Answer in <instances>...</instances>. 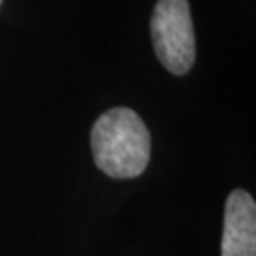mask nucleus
Instances as JSON below:
<instances>
[{"label": "nucleus", "mask_w": 256, "mask_h": 256, "mask_svg": "<svg viewBox=\"0 0 256 256\" xmlns=\"http://www.w3.org/2000/svg\"><path fill=\"white\" fill-rule=\"evenodd\" d=\"M95 165L112 178H133L150 162V133L135 110L110 108L92 129Z\"/></svg>", "instance_id": "1"}, {"label": "nucleus", "mask_w": 256, "mask_h": 256, "mask_svg": "<svg viewBox=\"0 0 256 256\" xmlns=\"http://www.w3.org/2000/svg\"><path fill=\"white\" fill-rule=\"evenodd\" d=\"M154 52L171 74L182 76L196 61V36L188 0H158L150 23Z\"/></svg>", "instance_id": "2"}, {"label": "nucleus", "mask_w": 256, "mask_h": 256, "mask_svg": "<svg viewBox=\"0 0 256 256\" xmlns=\"http://www.w3.org/2000/svg\"><path fill=\"white\" fill-rule=\"evenodd\" d=\"M222 256H256V205L245 190H234L226 200Z\"/></svg>", "instance_id": "3"}, {"label": "nucleus", "mask_w": 256, "mask_h": 256, "mask_svg": "<svg viewBox=\"0 0 256 256\" xmlns=\"http://www.w3.org/2000/svg\"><path fill=\"white\" fill-rule=\"evenodd\" d=\"M0 4H2V0H0Z\"/></svg>", "instance_id": "4"}]
</instances>
